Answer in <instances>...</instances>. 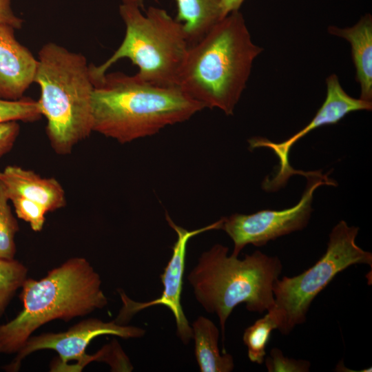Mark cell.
I'll return each mask as SVG.
<instances>
[{
	"label": "cell",
	"mask_w": 372,
	"mask_h": 372,
	"mask_svg": "<svg viewBox=\"0 0 372 372\" xmlns=\"http://www.w3.org/2000/svg\"><path fill=\"white\" fill-rule=\"evenodd\" d=\"M19 132L20 126L18 121L0 123V158L12 149Z\"/></svg>",
	"instance_id": "cell-23"
},
{
	"label": "cell",
	"mask_w": 372,
	"mask_h": 372,
	"mask_svg": "<svg viewBox=\"0 0 372 372\" xmlns=\"http://www.w3.org/2000/svg\"><path fill=\"white\" fill-rule=\"evenodd\" d=\"M37 59L34 83L40 87L46 133L55 152L68 154L93 132L90 64L83 54L52 42L43 45Z\"/></svg>",
	"instance_id": "cell-5"
},
{
	"label": "cell",
	"mask_w": 372,
	"mask_h": 372,
	"mask_svg": "<svg viewBox=\"0 0 372 372\" xmlns=\"http://www.w3.org/2000/svg\"><path fill=\"white\" fill-rule=\"evenodd\" d=\"M0 181L9 198L20 196L43 206L48 212L65 207V191L54 178H43L34 172L17 165H8L0 171Z\"/></svg>",
	"instance_id": "cell-13"
},
{
	"label": "cell",
	"mask_w": 372,
	"mask_h": 372,
	"mask_svg": "<svg viewBox=\"0 0 372 372\" xmlns=\"http://www.w3.org/2000/svg\"><path fill=\"white\" fill-rule=\"evenodd\" d=\"M329 34L349 42L353 62L356 70V80L361 88L360 99L372 102V17L363 16L354 25L340 28H328Z\"/></svg>",
	"instance_id": "cell-14"
},
{
	"label": "cell",
	"mask_w": 372,
	"mask_h": 372,
	"mask_svg": "<svg viewBox=\"0 0 372 372\" xmlns=\"http://www.w3.org/2000/svg\"><path fill=\"white\" fill-rule=\"evenodd\" d=\"M166 220L176 231L177 240L172 247V255L163 273L161 275L163 291L161 296L146 302H136L130 299L124 292H120L123 307L115 319L121 324H125L136 313L155 305L167 307L173 313L176 325V333L181 342L187 344L193 338V331L186 318L181 304L183 278L185 265L187 245L192 237L214 229H220L223 218L205 227L189 231L177 225L166 214Z\"/></svg>",
	"instance_id": "cell-11"
},
{
	"label": "cell",
	"mask_w": 372,
	"mask_h": 372,
	"mask_svg": "<svg viewBox=\"0 0 372 372\" xmlns=\"http://www.w3.org/2000/svg\"><path fill=\"white\" fill-rule=\"evenodd\" d=\"M145 333L143 329L121 324L115 320L103 322L97 318H89L66 331L30 336L14 359L4 369L8 371H17L22 360L28 355L39 350L52 349L58 353V358L51 364L50 371L64 372L68 362L75 361L70 372H79L92 361L100 360L107 362L113 371H130L133 367L116 342L104 347L94 355L86 354L85 350L91 341L100 335H113L128 339L141 338Z\"/></svg>",
	"instance_id": "cell-8"
},
{
	"label": "cell",
	"mask_w": 372,
	"mask_h": 372,
	"mask_svg": "<svg viewBox=\"0 0 372 372\" xmlns=\"http://www.w3.org/2000/svg\"><path fill=\"white\" fill-rule=\"evenodd\" d=\"M9 202L6 189L0 181V258L11 260L16 254L14 238L19 227Z\"/></svg>",
	"instance_id": "cell-18"
},
{
	"label": "cell",
	"mask_w": 372,
	"mask_h": 372,
	"mask_svg": "<svg viewBox=\"0 0 372 372\" xmlns=\"http://www.w3.org/2000/svg\"><path fill=\"white\" fill-rule=\"evenodd\" d=\"M94 86L92 130L120 143L154 135L205 109L179 87L154 85L136 74L107 72Z\"/></svg>",
	"instance_id": "cell-2"
},
{
	"label": "cell",
	"mask_w": 372,
	"mask_h": 372,
	"mask_svg": "<svg viewBox=\"0 0 372 372\" xmlns=\"http://www.w3.org/2000/svg\"><path fill=\"white\" fill-rule=\"evenodd\" d=\"M262 50L240 10L232 12L189 45L177 86L205 108L232 115Z\"/></svg>",
	"instance_id": "cell-1"
},
{
	"label": "cell",
	"mask_w": 372,
	"mask_h": 372,
	"mask_svg": "<svg viewBox=\"0 0 372 372\" xmlns=\"http://www.w3.org/2000/svg\"><path fill=\"white\" fill-rule=\"evenodd\" d=\"M10 201L12 203L17 216L28 223L34 231L42 230L45 220L46 209L38 203L20 196H12Z\"/></svg>",
	"instance_id": "cell-21"
},
{
	"label": "cell",
	"mask_w": 372,
	"mask_h": 372,
	"mask_svg": "<svg viewBox=\"0 0 372 372\" xmlns=\"http://www.w3.org/2000/svg\"><path fill=\"white\" fill-rule=\"evenodd\" d=\"M119 14L125 25L124 38L104 63L90 64L93 83L118 61L128 59L137 66L140 79L157 85L177 86L190 45L183 23L155 6L143 13L137 5L121 3Z\"/></svg>",
	"instance_id": "cell-6"
},
{
	"label": "cell",
	"mask_w": 372,
	"mask_h": 372,
	"mask_svg": "<svg viewBox=\"0 0 372 372\" xmlns=\"http://www.w3.org/2000/svg\"><path fill=\"white\" fill-rule=\"evenodd\" d=\"M228 251L214 245L202 253L187 276L196 300L218 316L223 342L226 322L236 306L245 303L248 311L260 313L274 307L273 286L282 270L278 256L256 250L240 260L229 256Z\"/></svg>",
	"instance_id": "cell-4"
},
{
	"label": "cell",
	"mask_w": 372,
	"mask_h": 372,
	"mask_svg": "<svg viewBox=\"0 0 372 372\" xmlns=\"http://www.w3.org/2000/svg\"><path fill=\"white\" fill-rule=\"evenodd\" d=\"M23 21L17 17L11 7V0H0V24L12 26L15 30L22 28Z\"/></svg>",
	"instance_id": "cell-24"
},
{
	"label": "cell",
	"mask_w": 372,
	"mask_h": 372,
	"mask_svg": "<svg viewBox=\"0 0 372 372\" xmlns=\"http://www.w3.org/2000/svg\"><path fill=\"white\" fill-rule=\"evenodd\" d=\"M264 362L269 372H308L311 366L307 360L285 357L278 348L272 349Z\"/></svg>",
	"instance_id": "cell-22"
},
{
	"label": "cell",
	"mask_w": 372,
	"mask_h": 372,
	"mask_svg": "<svg viewBox=\"0 0 372 372\" xmlns=\"http://www.w3.org/2000/svg\"><path fill=\"white\" fill-rule=\"evenodd\" d=\"M262 318L257 320L244 331L242 340L247 348V355L252 362L261 364L266 355V347L273 330L278 323L272 309Z\"/></svg>",
	"instance_id": "cell-17"
},
{
	"label": "cell",
	"mask_w": 372,
	"mask_h": 372,
	"mask_svg": "<svg viewBox=\"0 0 372 372\" xmlns=\"http://www.w3.org/2000/svg\"><path fill=\"white\" fill-rule=\"evenodd\" d=\"M359 227L340 220L331 231L324 255L309 269L276 280L273 286L278 331L288 335L304 323L312 301L340 272L354 265L372 267V254L355 242Z\"/></svg>",
	"instance_id": "cell-7"
},
{
	"label": "cell",
	"mask_w": 372,
	"mask_h": 372,
	"mask_svg": "<svg viewBox=\"0 0 372 372\" xmlns=\"http://www.w3.org/2000/svg\"><path fill=\"white\" fill-rule=\"evenodd\" d=\"M327 94L322 106L311 121L299 132L280 143H275L263 137L249 139V148L266 147L273 151L278 157L279 165L271 178L267 177L262 187L267 192H274L285 186L289 178L298 174L307 177L311 172L294 169L289 163V155L291 147L311 131L327 125L338 123L348 114L360 110H371L372 102L355 99L349 95L342 88L336 74L329 75L326 79Z\"/></svg>",
	"instance_id": "cell-10"
},
{
	"label": "cell",
	"mask_w": 372,
	"mask_h": 372,
	"mask_svg": "<svg viewBox=\"0 0 372 372\" xmlns=\"http://www.w3.org/2000/svg\"><path fill=\"white\" fill-rule=\"evenodd\" d=\"M195 344V356L201 372H230L234 368L232 355L220 353L219 330L209 319L199 316L191 325Z\"/></svg>",
	"instance_id": "cell-15"
},
{
	"label": "cell",
	"mask_w": 372,
	"mask_h": 372,
	"mask_svg": "<svg viewBox=\"0 0 372 372\" xmlns=\"http://www.w3.org/2000/svg\"><path fill=\"white\" fill-rule=\"evenodd\" d=\"M101 280L84 258L74 257L40 280L26 278L21 286V312L0 325V353H17L34 331L50 321H68L107 304Z\"/></svg>",
	"instance_id": "cell-3"
},
{
	"label": "cell",
	"mask_w": 372,
	"mask_h": 372,
	"mask_svg": "<svg viewBox=\"0 0 372 372\" xmlns=\"http://www.w3.org/2000/svg\"><path fill=\"white\" fill-rule=\"evenodd\" d=\"M28 269L19 261L0 258V316L27 278Z\"/></svg>",
	"instance_id": "cell-19"
},
{
	"label": "cell",
	"mask_w": 372,
	"mask_h": 372,
	"mask_svg": "<svg viewBox=\"0 0 372 372\" xmlns=\"http://www.w3.org/2000/svg\"><path fill=\"white\" fill-rule=\"evenodd\" d=\"M15 29L0 24V99L15 101L34 83L38 59L16 39Z\"/></svg>",
	"instance_id": "cell-12"
},
{
	"label": "cell",
	"mask_w": 372,
	"mask_h": 372,
	"mask_svg": "<svg viewBox=\"0 0 372 372\" xmlns=\"http://www.w3.org/2000/svg\"><path fill=\"white\" fill-rule=\"evenodd\" d=\"M41 116L38 101L25 97L15 101L0 99V123L19 121L31 122Z\"/></svg>",
	"instance_id": "cell-20"
},
{
	"label": "cell",
	"mask_w": 372,
	"mask_h": 372,
	"mask_svg": "<svg viewBox=\"0 0 372 372\" xmlns=\"http://www.w3.org/2000/svg\"><path fill=\"white\" fill-rule=\"evenodd\" d=\"M307 185L300 201L282 210L264 209L251 214H234L223 217L220 229L225 231L234 242L231 255L238 256L249 244L256 247L292 232L303 229L309 223L313 196L321 185H335L327 175L313 172L307 177Z\"/></svg>",
	"instance_id": "cell-9"
},
{
	"label": "cell",
	"mask_w": 372,
	"mask_h": 372,
	"mask_svg": "<svg viewBox=\"0 0 372 372\" xmlns=\"http://www.w3.org/2000/svg\"><path fill=\"white\" fill-rule=\"evenodd\" d=\"M245 0H220L221 19L228 14L238 11Z\"/></svg>",
	"instance_id": "cell-25"
},
{
	"label": "cell",
	"mask_w": 372,
	"mask_h": 372,
	"mask_svg": "<svg viewBox=\"0 0 372 372\" xmlns=\"http://www.w3.org/2000/svg\"><path fill=\"white\" fill-rule=\"evenodd\" d=\"M140 7L145 0H121ZM177 15L175 18L183 23L189 44L198 41L220 19V0H175Z\"/></svg>",
	"instance_id": "cell-16"
}]
</instances>
